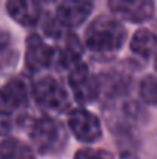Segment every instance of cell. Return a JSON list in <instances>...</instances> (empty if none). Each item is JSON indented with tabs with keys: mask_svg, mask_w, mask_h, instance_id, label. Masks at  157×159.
Segmentation results:
<instances>
[{
	"mask_svg": "<svg viewBox=\"0 0 157 159\" xmlns=\"http://www.w3.org/2000/svg\"><path fill=\"white\" fill-rule=\"evenodd\" d=\"M8 14L20 25L34 26L40 20V0H6Z\"/></svg>",
	"mask_w": 157,
	"mask_h": 159,
	"instance_id": "9",
	"label": "cell"
},
{
	"mask_svg": "<svg viewBox=\"0 0 157 159\" xmlns=\"http://www.w3.org/2000/svg\"><path fill=\"white\" fill-rule=\"evenodd\" d=\"M154 68H156V71H157V56H156V60H154Z\"/></svg>",
	"mask_w": 157,
	"mask_h": 159,
	"instance_id": "16",
	"label": "cell"
},
{
	"mask_svg": "<svg viewBox=\"0 0 157 159\" xmlns=\"http://www.w3.org/2000/svg\"><path fill=\"white\" fill-rule=\"evenodd\" d=\"M36 102L42 108L50 111L60 113L69 107V99L66 90L54 79V77H42L34 84L33 88Z\"/></svg>",
	"mask_w": 157,
	"mask_h": 159,
	"instance_id": "2",
	"label": "cell"
},
{
	"mask_svg": "<svg viewBox=\"0 0 157 159\" xmlns=\"http://www.w3.org/2000/svg\"><path fill=\"white\" fill-rule=\"evenodd\" d=\"M59 47L55 48V62L59 66H74L79 63L82 56V43L76 34L65 31L59 39Z\"/></svg>",
	"mask_w": 157,
	"mask_h": 159,
	"instance_id": "10",
	"label": "cell"
},
{
	"mask_svg": "<svg viewBox=\"0 0 157 159\" xmlns=\"http://www.w3.org/2000/svg\"><path fill=\"white\" fill-rule=\"evenodd\" d=\"M63 139V128L50 117H42L34 122L31 128V141L40 153H51L57 150Z\"/></svg>",
	"mask_w": 157,
	"mask_h": 159,
	"instance_id": "4",
	"label": "cell"
},
{
	"mask_svg": "<svg viewBox=\"0 0 157 159\" xmlns=\"http://www.w3.org/2000/svg\"><path fill=\"white\" fill-rule=\"evenodd\" d=\"M131 50L140 57H151L157 50V36L150 30H139L131 39Z\"/></svg>",
	"mask_w": 157,
	"mask_h": 159,
	"instance_id": "12",
	"label": "cell"
},
{
	"mask_svg": "<svg viewBox=\"0 0 157 159\" xmlns=\"http://www.w3.org/2000/svg\"><path fill=\"white\" fill-rule=\"evenodd\" d=\"M93 5L88 0H63L57 6L55 17L63 26L74 28L82 25L89 17Z\"/></svg>",
	"mask_w": 157,
	"mask_h": 159,
	"instance_id": "8",
	"label": "cell"
},
{
	"mask_svg": "<svg viewBox=\"0 0 157 159\" xmlns=\"http://www.w3.org/2000/svg\"><path fill=\"white\" fill-rule=\"evenodd\" d=\"M28 102V88L22 79H11L2 90V108L3 113L22 108Z\"/></svg>",
	"mask_w": 157,
	"mask_h": 159,
	"instance_id": "11",
	"label": "cell"
},
{
	"mask_svg": "<svg viewBox=\"0 0 157 159\" xmlns=\"http://www.w3.org/2000/svg\"><path fill=\"white\" fill-rule=\"evenodd\" d=\"M43 2H48L50 3V2H55V0H43Z\"/></svg>",
	"mask_w": 157,
	"mask_h": 159,
	"instance_id": "18",
	"label": "cell"
},
{
	"mask_svg": "<svg viewBox=\"0 0 157 159\" xmlns=\"http://www.w3.org/2000/svg\"><path fill=\"white\" fill-rule=\"evenodd\" d=\"M109 9L120 19L140 23L154 16V0H108Z\"/></svg>",
	"mask_w": 157,
	"mask_h": 159,
	"instance_id": "6",
	"label": "cell"
},
{
	"mask_svg": "<svg viewBox=\"0 0 157 159\" xmlns=\"http://www.w3.org/2000/svg\"><path fill=\"white\" fill-rule=\"evenodd\" d=\"M68 125H69V130L74 133V136L80 142H85V144L96 142L102 136L99 119L93 113L83 108L72 110L68 114Z\"/></svg>",
	"mask_w": 157,
	"mask_h": 159,
	"instance_id": "5",
	"label": "cell"
},
{
	"mask_svg": "<svg viewBox=\"0 0 157 159\" xmlns=\"http://www.w3.org/2000/svg\"><path fill=\"white\" fill-rule=\"evenodd\" d=\"M125 40V28L109 16H99L86 28L85 43L94 53L117 51Z\"/></svg>",
	"mask_w": 157,
	"mask_h": 159,
	"instance_id": "1",
	"label": "cell"
},
{
	"mask_svg": "<svg viewBox=\"0 0 157 159\" xmlns=\"http://www.w3.org/2000/svg\"><path fill=\"white\" fill-rule=\"evenodd\" d=\"M68 82L74 93L76 101L80 104H89L99 96L100 85L85 63L79 62L77 65L71 68Z\"/></svg>",
	"mask_w": 157,
	"mask_h": 159,
	"instance_id": "3",
	"label": "cell"
},
{
	"mask_svg": "<svg viewBox=\"0 0 157 159\" xmlns=\"http://www.w3.org/2000/svg\"><path fill=\"white\" fill-rule=\"evenodd\" d=\"M74 159H112V155L105 150H96V148H82L77 152Z\"/></svg>",
	"mask_w": 157,
	"mask_h": 159,
	"instance_id": "15",
	"label": "cell"
},
{
	"mask_svg": "<svg viewBox=\"0 0 157 159\" xmlns=\"http://www.w3.org/2000/svg\"><path fill=\"white\" fill-rule=\"evenodd\" d=\"M122 159H134V158H131V156H122Z\"/></svg>",
	"mask_w": 157,
	"mask_h": 159,
	"instance_id": "17",
	"label": "cell"
},
{
	"mask_svg": "<svg viewBox=\"0 0 157 159\" xmlns=\"http://www.w3.org/2000/svg\"><path fill=\"white\" fill-rule=\"evenodd\" d=\"M55 60V48L50 47L40 36L33 34L26 40V66L31 71L48 68Z\"/></svg>",
	"mask_w": 157,
	"mask_h": 159,
	"instance_id": "7",
	"label": "cell"
},
{
	"mask_svg": "<svg viewBox=\"0 0 157 159\" xmlns=\"http://www.w3.org/2000/svg\"><path fill=\"white\" fill-rule=\"evenodd\" d=\"M2 159H36L34 152L19 139L9 138L2 142Z\"/></svg>",
	"mask_w": 157,
	"mask_h": 159,
	"instance_id": "13",
	"label": "cell"
},
{
	"mask_svg": "<svg viewBox=\"0 0 157 159\" xmlns=\"http://www.w3.org/2000/svg\"><path fill=\"white\" fill-rule=\"evenodd\" d=\"M140 98L150 105H157V76H146L140 82Z\"/></svg>",
	"mask_w": 157,
	"mask_h": 159,
	"instance_id": "14",
	"label": "cell"
}]
</instances>
